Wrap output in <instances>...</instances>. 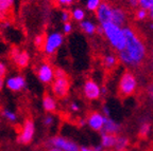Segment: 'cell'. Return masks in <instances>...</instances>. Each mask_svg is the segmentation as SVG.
I'll return each mask as SVG.
<instances>
[{"label":"cell","instance_id":"1","mask_svg":"<svg viewBox=\"0 0 153 151\" xmlns=\"http://www.w3.org/2000/svg\"><path fill=\"white\" fill-rule=\"evenodd\" d=\"M124 33L127 37V45L122 51L118 52L119 62L127 68H138L146 62L148 56L147 45L141 36L132 26H124Z\"/></svg>","mask_w":153,"mask_h":151},{"label":"cell","instance_id":"2","mask_svg":"<svg viewBox=\"0 0 153 151\" xmlns=\"http://www.w3.org/2000/svg\"><path fill=\"white\" fill-rule=\"evenodd\" d=\"M98 33L103 35L110 45L117 52H120L127 45V37L124 33V26L115 24L114 22L100 24L98 26Z\"/></svg>","mask_w":153,"mask_h":151},{"label":"cell","instance_id":"3","mask_svg":"<svg viewBox=\"0 0 153 151\" xmlns=\"http://www.w3.org/2000/svg\"><path fill=\"white\" fill-rule=\"evenodd\" d=\"M138 89V80L132 71H124L118 83V93L121 97H129L136 93Z\"/></svg>","mask_w":153,"mask_h":151},{"label":"cell","instance_id":"4","mask_svg":"<svg viewBox=\"0 0 153 151\" xmlns=\"http://www.w3.org/2000/svg\"><path fill=\"white\" fill-rule=\"evenodd\" d=\"M64 43V35L57 31L48 33L45 37V43L43 45V51L46 55H53L62 47Z\"/></svg>","mask_w":153,"mask_h":151},{"label":"cell","instance_id":"5","mask_svg":"<svg viewBox=\"0 0 153 151\" xmlns=\"http://www.w3.org/2000/svg\"><path fill=\"white\" fill-rule=\"evenodd\" d=\"M35 122H34L32 118H27L25 119L24 124H22V127L19 135L17 137V142L22 145H29L31 144L32 141L34 139L35 136Z\"/></svg>","mask_w":153,"mask_h":151},{"label":"cell","instance_id":"6","mask_svg":"<svg viewBox=\"0 0 153 151\" xmlns=\"http://www.w3.org/2000/svg\"><path fill=\"white\" fill-rule=\"evenodd\" d=\"M70 90V80L68 76L55 77L51 84V91L56 98H64L69 93Z\"/></svg>","mask_w":153,"mask_h":151},{"label":"cell","instance_id":"7","mask_svg":"<svg viewBox=\"0 0 153 151\" xmlns=\"http://www.w3.org/2000/svg\"><path fill=\"white\" fill-rule=\"evenodd\" d=\"M48 144L50 147H56L63 151H80L81 147L76 144V142L71 139H67V137L61 136V135H55L49 139Z\"/></svg>","mask_w":153,"mask_h":151},{"label":"cell","instance_id":"8","mask_svg":"<svg viewBox=\"0 0 153 151\" xmlns=\"http://www.w3.org/2000/svg\"><path fill=\"white\" fill-rule=\"evenodd\" d=\"M36 76L44 85L52 84L55 78V69L49 62H42L36 70Z\"/></svg>","mask_w":153,"mask_h":151},{"label":"cell","instance_id":"9","mask_svg":"<svg viewBox=\"0 0 153 151\" xmlns=\"http://www.w3.org/2000/svg\"><path fill=\"white\" fill-rule=\"evenodd\" d=\"M82 92L86 99L88 100H97L100 98V96L102 95L101 93V87L99 86V84L96 80L91 79H86L84 81L83 88H82Z\"/></svg>","mask_w":153,"mask_h":151},{"label":"cell","instance_id":"10","mask_svg":"<svg viewBox=\"0 0 153 151\" xmlns=\"http://www.w3.org/2000/svg\"><path fill=\"white\" fill-rule=\"evenodd\" d=\"M11 59L14 62V65H16L19 69H25L29 66L30 64V54L25 50H20L17 47H13L11 50Z\"/></svg>","mask_w":153,"mask_h":151},{"label":"cell","instance_id":"11","mask_svg":"<svg viewBox=\"0 0 153 151\" xmlns=\"http://www.w3.org/2000/svg\"><path fill=\"white\" fill-rule=\"evenodd\" d=\"M105 120H106V116L102 113V112L94 111L88 114V116L86 117V123L87 126L91 128L93 131L96 132H101L104 127Z\"/></svg>","mask_w":153,"mask_h":151},{"label":"cell","instance_id":"12","mask_svg":"<svg viewBox=\"0 0 153 151\" xmlns=\"http://www.w3.org/2000/svg\"><path fill=\"white\" fill-rule=\"evenodd\" d=\"M5 87L12 92H22L27 87V79L22 74H15L5 79Z\"/></svg>","mask_w":153,"mask_h":151},{"label":"cell","instance_id":"13","mask_svg":"<svg viewBox=\"0 0 153 151\" xmlns=\"http://www.w3.org/2000/svg\"><path fill=\"white\" fill-rule=\"evenodd\" d=\"M96 18L98 20L99 24H104L108 22H112L113 15V5L106 1H102L99 7L96 11Z\"/></svg>","mask_w":153,"mask_h":151},{"label":"cell","instance_id":"14","mask_svg":"<svg viewBox=\"0 0 153 151\" xmlns=\"http://www.w3.org/2000/svg\"><path fill=\"white\" fill-rule=\"evenodd\" d=\"M112 22L120 26H126L128 22V13L121 7H115L113 5V15Z\"/></svg>","mask_w":153,"mask_h":151},{"label":"cell","instance_id":"15","mask_svg":"<svg viewBox=\"0 0 153 151\" xmlns=\"http://www.w3.org/2000/svg\"><path fill=\"white\" fill-rule=\"evenodd\" d=\"M42 106L43 109L48 113H53L57 109V102L56 97L51 94H45L42 99Z\"/></svg>","mask_w":153,"mask_h":151},{"label":"cell","instance_id":"16","mask_svg":"<svg viewBox=\"0 0 153 151\" xmlns=\"http://www.w3.org/2000/svg\"><path fill=\"white\" fill-rule=\"evenodd\" d=\"M120 131H121V125L119 123H117L116 120L113 119V118L106 117L104 127H103L101 133H108V134L118 135L120 134Z\"/></svg>","mask_w":153,"mask_h":151},{"label":"cell","instance_id":"17","mask_svg":"<svg viewBox=\"0 0 153 151\" xmlns=\"http://www.w3.org/2000/svg\"><path fill=\"white\" fill-rule=\"evenodd\" d=\"M79 26H80V29H81L82 32H84V33L87 34V35H89V36L95 35L96 33H98L99 26H97L95 22L91 21V20H88V19H85V20L80 22Z\"/></svg>","mask_w":153,"mask_h":151},{"label":"cell","instance_id":"18","mask_svg":"<svg viewBox=\"0 0 153 151\" xmlns=\"http://www.w3.org/2000/svg\"><path fill=\"white\" fill-rule=\"evenodd\" d=\"M116 136L117 135L108 134V133H101L100 145L103 147L104 150H108V149L114 148L115 143H116Z\"/></svg>","mask_w":153,"mask_h":151},{"label":"cell","instance_id":"19","mask_svg":"<svg viewBox=\"0 0 153 151\" xmlns=\"http://www.w3.org/2000/svg\"><path fill=\"white\" fill-rule=\"evenodd\" d=\"M130 146V139L128 136L122 134H118L116 136V143L113 148L114 151H127Z\"/></svg>","mask_w":153,"mask_h":151},{"label":"cell","instance_id":"20","mask_svg":"<svg viewBox=\"0 0 153 151\" xmlns=\"http://www.w3.org/2000/svg\"><path fill=\"white\" fill-rule=\"evenodd\" d=\"M152 129V124H151L150 119L148 117H143L140 120L138 126V134L141 137H147L151 132Z\"/></svg>","mask_w":153,"mask_h":151},{"label":"cell","instance_id":"21","mask_svg":"<svg viewBox=\"0 0 153 151\" xmlns=\"http://www.w3.org/2000/svg\"><path fill=\"white\" fill-rule=\"evenodd\" d=\"M15 0H0V19L4 20L9 11L14 7Z\"/></svg>","mask_w":153,"mask_h":151},{"label":"cell","instance_id":"22","mask_svg":"<svg viewBox=\"0 0 153 151\" xmlns=\"http://www.w3.org/2000/svg\"><path fill=\"white\" fill-rule=\"evenodd\" d=\"M0 114H1L2 118H4L7 122H9V123H11V124L17 123V120H18V115H17L16 112H14L13 110H11V109H9V108L2 109L1 112H0Z\"/></svg>","mask_w":153,"mask_h":151},{"label":"cell","instance_id":"23","mask_svg":"<svg viewBox=\"0 0 153 151\" xmlns=\"http://www.w3.org/2000/svg\"><path fill=\"white\" fill-rule=\"evenodd\" d=\"M119 62L118 56L114 54H106L103 57V65L106 69H114L115 67L117 66V64Z\"/></svg>","mask_w":153,"mask_h":151},{"label":"cell","instance_id":"24","mask_svg":"<svg viewBox=\"0 0 153 151\" xmlns=\"http://www.w3.org/2000/svg\"><path fill=\"white\" fill-rule=\"evenodd\" d=\"M71 19L76 22H81L83 20H85L86 18V12L85 10H83L82 7H74L71 12Z\"/></svg>","mask_w":153,"mask_h":151},{"label":"cell","instance_id":"25","mask_svg":"<svg viewBox=\"0 0 153 151\" xmlns=\"http://www.w3.org/2000/svg\"><path fill=\"white\" fill-rule=\"evenodd\" d=\"M134 17H135V19H136L137 21H145V20H147V19L149 18L148 10L138 7L137 10H135Z\"/></svg>","mask_w":153,"mask_h":151},{"label":"cell","instance_id":"26","mask_svg":"<svg viewBox=\"0 0 153 151\" xmlns=\"http://www.w3.org/2000/svg\"><path fill=\"white\" fill-rule=\"evenodd\" d=\"M101 3L102 0H85V7L89 12H96Z\"/></svg>","mask_w":153,"mask_h":151},{"label":"cell","instance_id":"27","mask_svg":"<svg viewBox=\"0 0 153 151\" xmlns=\"http://www.w3.org/2000/svg\"><path fill=\"white\" fill-rule=\"evenodd\" d=\"M53 124H54V116L51 113L47 114V115L43 118V125L45 126V127H51Z\"/></svg>","mask_w":153,"mask_h":151},{"label":"cell","instance_id":"28","mask_svg":"<svg viewBox=\"0 0 153 151\" xmlns=\"http://www.w3.org/2000/svg\"><path fill=\"white\" fill-rule=\"evenodd\" d=\"M146 95H147V97H148L149 100L153 104V81H150V83L147 85Z\"/></svg>","mask_w":153,"mask_h":151},{"label":"cell","instance_id":"29","mask_svg":"<svg viewBox=\"0 0 153 151\" xmlns=\"http://www.w3.org/2000/svg\"><path fill=\"white\" fill-rule=\"evenodd\" d=\"M62 30H63V34H65V35H69V34L74 31V26H72V23L70 21L65 22V23H63Z\"/></svg>","mask_w":153,"mask_h":151},{"label":"cell","instance_id":"30","mask_svg":"<svg viewBox=\"0 0 153 151\" xmlns=\"http://www.w3.org/2000/svg\"><path fill=\"white\" fill-rule=\"evenodd\" d=\"M34 45L37 48H43L44 43H45V37L43 35H36L33 39Z\"/></svg>","mask_w":153,"mask_h":151},{"label":"cell","instance_id":"31","mask_svg":"<svg viewBox=\"0 0 153 151\" xmlns=\"http://www.w3.org/2000/svg\"><path fill=\"white\" fill-rule=\"evenodd\" d=\"M70 19H71V13H70L69 11H67V10L62 11V13H61V20H62L63 23L69 22Z\"/></svg>","mask_w":153,"mask_h":151},{"label":"cell","instance_id":"32","mask_svg":"<svg viewBox=\"0 0 153 151\" xmlns=\"http://www.w3.org/2000/svg\"><path fill=\"white\" fill-rule=\"evenodd\" d=\"M138 3L139 7L149 10L151 7V5L153 4V0H138Z\"/></svg>","mask_w":153,"mask_h":151},{"label":"cell","instance_id":"33","mask_svg":"<svg viewBox=\"0 0 153 151\" xmlns=\"http://www.w3.org/2000/svg\"><path fill=\"white\" fill-rule=\"evenodd\" d=\"M80 151H104V149L101 145H98L95 147H81Z\"/></svg>","mask_w":153,"mask_h":151},{"label":"cell","instance_id":"34","mask_svg":"<svg viewBox=\"0 0 153 151\" xmlns=\"http://www.w3.org/2000/svg\"><path fill=\"white\" fill-rule=\"evenodd\" d=\"M69 110L74 113H76V112H79L81 110V106L78 102H72L69 104Z\"/></svg>","mask_w":153,"mask_h":151},{"label":"cell","instance_id":"35","mask_svg":"<svg viewBox=\"0 0 153 151\" xmlns=\"http://www.w3.org/2000/svg\"><path fill=\"white\" fill-rule=\"evenodd\" d=\"M7 73V67L4 62H0V77L1 78H5Z\"/></svg>","mask_w":153,"mask_h":151},{"label":"cell","instance_id":"36","mask_svg":"<svg viewBox=\"0 0 153 151\" xmlns=\"http://www.w3.org/2000/svg\"><path fill=\"white\" fill-rule=\"evenodd\" d=\"M55 1L61 7H69L74 2V0H55Z\"/></svg>","mask_w":153,"mask_h":151},{"label":"cell","instance_id":"37","mask_svg":"<svg viewBox=\"0 0 153 151\" xmlns=\"http://www.w3.org/2000/svg\"><path fill=\"white\" fill-rule=\"evenodd\" d=\"M128 1V4L131 9L134 10H137L139 7V3H138V0H127Z\"/></svg>","mask_w":153,"mask_h":151},{"label":"cell","instance_id":"38","mask_svg":"<svg viewBox=\"0 0 153 151\" xmlns=\"http://www.w3.org/2000/svg\"><path fill=\"white\" fill-rule=\"evenodd\" d=\"M66 72L63 69H55V77H62V76H66Z\"/></svg>","mask_w":153,"mask_h":151},{"label":"cell","instance_id":"39","mask_svg":"<svg viewBox=\"0 0 153 151\" xmlns=\"http://www.w3.org/2000/svg\"><path fill=\"white\" fill-rule=\"evenodd\" d=\"M10 26H11V22L7 21V19L2 20V21H1V23H0V26H1V29H3V30H7V28H10Z\"/></svg>","mask_w":153,"mask_h":151},{"label":"cell","instance_id":"40","mask_svg":"<svg viewBox=\"0 0 153 151\" xmlns=\"http://www.w3.org/2000/svg\"><path fill=\"white\" fill-rule=\"evenodd\" d=\"M101 112H102L103 114H104L106 117H110V114H111V112H110V108H108V106H103L102 107V110H101Z\"/></svg>","mask_w":153,"mask_h":151},{"label":"cell","instance_id":"41","mask_svg":"<svg viewBox=\"0 0 153 151\" xmlns=\"http://www.w3.org/2000/svg\"><path fill=\"white\" fill-rule=\"evenodd\" d=\"M86 119H84V118H79V120H78V125H79V127H84V126L86 125Z\"/></svg>","mask_w":153,"mask_h":151},{"label":"cell","instance_id":"42","mask_svg":"<svg viewBox=\"0 0 153 151\" xmlns=\"http://www.w3.org/2000/svg\"><path fill=\"white\" fill-rule=\"evenodd\" d=\"M148 13H149V19H150L151 21H153V4L151 5V7L148 10Z\"/></svg>","mask_w":153,"mask_h":151},{"label":"cell","instance_id":"43","mask_svg":"<svg viewBox=\"0 0 153 151\" xmlns=\"http://www.w3.org/2000/svg\"><path fill=\"white\" fill-rule=\"evenodd\" d=\"M5 86V79L4 78H1L0 77V91L3 89V87Z\"/></svg>","mask_w":153,"mask_h":151},{"label":"cell","instance_id":"44","mask_svg":"<svg viewBox=\"0 0 153 151\" xmlns=\"http://www.w3.org/2000/svg\"><path fill=\"white\" fill-rule=\"evenodd\" d=\"M148 26L149 31H150V32H153V21H151V20H150V22H149L148 26Z\"/></svg>","mask_w":153,"mask_h":151},{"label":"cell","instance_id":"45","mask_svg":"<svg viewBox=\"0 0 153 151\" xmlns=\"http://www.w3.org/2000/svg\"><path fill=\"white\" fill-rule=\"evenodd\" d=\"M47 151H63V150H61V149L56 148V147H50V148L48 149Z\"/></svg>","mask_w":153,"mask_h":151},{"label":"cell","instance_id":"46","mask_svg":"<svg viewBox=\"0 0 153 151\" xmlns=\"http://www.w3.org/2000/svg\"><path fill=\"white\" fill-rule=\"evenodd\" d=\"M101 93H102V95L106 94V93H108V89L105 87H101Z\"/></svg>","mask_w":153,"mask_h":151},{"label":"cell","instance_id":"47","mask_svg":"<svg viewBox=\"0 0 153 151\" xmlns=\"http://www.w3.org/2000/svg\"><path fill=\"white\" fill-rule=\"evenodd\" d=\"M150 58H151V62H152V66H153V48H152V51H151Z\"/></svg>","mask_w":153,"mask_h":151}]
</instances>
